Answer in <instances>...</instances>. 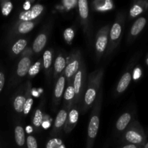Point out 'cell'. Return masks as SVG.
Masks as SVG:
<instances>
[{
  "instance_id": "obj_1",
  "label": "cell",
  "mask_w": 148,
  "mask_h": 148,
  "mask_svg": "<svg viewBox=\"0 0 148 148\" xmlns=\"http://www.w3.org/2000/svg\"><path fill=\"white\" fill-rule=\"evenodd\" d=\"M125 138L127 142L135 145L143 144L145 140L143 132L134 130H130L127 131L125 134Z\"/></svg>"
},
{
  "instance_id": "obj_2",
  "label": "cell",
  "mask_w": 148,
  "mask_h": 148,
  "mask_svg": "<svg viewBox=\"0 0 148 148\" xmlns=\"http://www.w3.org/2000/svg\"><path fill=\"white\" fill-rule=\"evenodd\" d=\"M43 10V7L41 4H36L32 7L30 10H27L25 12L21 13L20 14V19L25 21H30L31 20L36 18L41 14L42 11Z\"/></svg>"
},
{
  "instance_id": "obj_3",
  "label": "cell",
  "mask_w": 148,
  "mask_h": 148,
  "mask_svg": "<svg viewBox=\"0 0 148 148\" xmlns=\"http://www.w3.org/2000/svg\"><path fill=\"white\" fill-rule=\"evenodd\" d=\"M99 127V118L97 116H94L91 118L88 126V136L90 138L94 139L98 134Z\"/></svg>"
},
{
  "instance_id": "obj_4",
  "label": "cell",
  "mask_w": 148,
  "mask_h": 148,
  "mask_svg": "<svg viewBox=\"0 0 148 148\" xmlns=\"http://www.w3.org/2000/svg\"><path fill=\"white\" fill-rule=\"evenodd\" d=\"M30 64H31V62L29 58L25 57L22 59L19 62L18 66H17V75L20 77H24L28 72L30 67Z\"/></svg>"
},
{
  "instance_id": "obj_5",
  "label": "cell",
  "mask_w": 148,
  "mask_h": 148,
  "mask_svg": "<svg viewBox=\"0 0 148 148\" xmlns=\"http://www.w3.org/2000/svg\"><path fill=\"white\" fill-rule=\"evenodd\" d=\"M147 23V20L145 17H140L135 21V23L133 24L131 29V35L133 36H137L140 34L142 30L144 29Z\"/></svg>"
},
{
  "instance_id": "obj_6",
  "label": "cell",
  "mask_w": 148,
  "mask_h": 148,
  "mask_svg": "<svg viewBox=\"0 0 148 148\" xmlns=\"http://www.w3.org/2000/svg\"><path fill=\"white\" fill-rule=\"evenodd\" d=\"M46 36L45 34H40L37 36L36 39H35L34 42L33 44V49L35 52L38 53V52L41 51L44 48L45 45L46 43Z\"/></svg>"
},
{
  "instance_id": "obj_7",
  "label": "cell",
  "mask_w": 148,
  "mask_h": 148,
  "mask_svg": "<svg viewBox=\"0 0 148 148\" xmlns=\"http://www.w3.org/2000/svg\"><path fill=\"white\" fill-rule=\"evenodd\" d=\"M131 79L132 75L130 72H127V73L124 74L122 76V77L121 78L119 82L118 86H117V91H118V92H124L127 89V87L129 86V85H130Z\"/></svg>"
},
{
  "instance_id": "obj_8",
  "label": "cell",
  "mask_w": 148,
  "mask_h": 148,
  "mask_svg": "<svg viewBox=\"0 0 148 148\" xmlns=\"http://www.w3.org/2000/svg\"><path fill=\"white\" fill-rule=\"evenodd\" d=\"M131 119L132 116L129 113H125L123 115H121L116 122L117 130H119V131H123L124 130H125L126 127H127L129 123L131 121Z\"/></svg>"
},
{
  "instance_id": "obj_9",
  "label": "cell",
  "mask_w": 148,
  "mask_h": 148,
  "mask_svg": "<svg viewBox=\"0 0 148 148\" xmlns=\"http://www.w3.org/2000/svg\"><path fill=\"white\" fill-rule=\"evenodd\" d=\"M148 8V2H143V4H134L130 10V16L132 17H136L145 11V10Z\"/></svg>"
},
{
  "instance_id": "obj_10",
  "label": "cell",
  "mask_w": 148,
  "mask_h": 148,
  "mask_svg": "<svg viewBox=\"0 0 148 148\" xmlns=\"http://www.w3.org/2000/svg\"><path fill=\"white\" fill-rule=\"evenodd\" d=\"M14 137H15L16 143L19 146H23L25 141V132L23 127L20 126L16 127L14 130Z\"/></svg>"
},
{
  "instance_id": "obj_11",
  "label": "cell",
  "mask_w": 148,
  "mask_h": 148,
  "mask_svg": "<svg viewBox=\"0 0 148 148\" xmlns=\"http://www.w3.org/2000/svg\"><path fill=\"white\" fill-rule=\"evenodd\" d=\"M79 15L83 19H86L88 17L89 10H88V4L86 0H79L78 1Z\"/></svg>"
},
{
  "instance_id": "obj_12",
  "label": "cell",
  "mask_w": 148,
  "mask_h": 148,
  "mask_svg": "<svg viewBox=\"0 0 148 148\" xmlns=\"http://www.w3.org/2000/svg\"><path fill=\"white\" fill-rule=\"evenodd\" d=\"M107 43H108V38L106 36H101L98 37V38L97 39L96 44H95L96 50L98 52H103L106 48Z\"/></svg>"
},
{
  "instance_id": "obj_13",
  "label": "cell",
  "mask_w": 148,
  "mask_h": 148,
  "mask_svg": "<svg viewBox=\"0 0 148 148\" xmlns=\"http://www.w3.org/2000/svg\"><path fill=\"white\" fill-rule=\"evenodd\" d=\"M78 68H79V62L77 61H74L66 67L65 75L67 77H70L77 71Z\"/></svg>"
},
{
  "instance_id": "obj_14",
  "label": "cell",
  "mask_w": 148,
  "mask_h": 148,
  "mask_svg": "<svg viewBox=\"0 0 148 148\" xmlns=\"http://www.w3.org/2000/svg\"><path fill=\"white\" fill-rule=\"evenodd\" d=\"M65 85V79L64 77H61L58 80L57 83H56V88H55L54 94L56 98H60L62 96V93H63L64 88Z\"/></svg>"
},
{
  "instance_id": "obj_15",
  "label": "cell",
  "mask_w": 148,
  "mask_h": 148,
  "mask_svg": "<svg viewBox=\"0 0 148 148\" xmlns=\"http://www.w3.org/2000/svg\"><path fill=\"white\" fill-rule=\"evenodd\" d=\"M66 117H67V114L64 110H61L58 114L57 116H56V120H55V127L59 128L62 127L64 122L66 121Z\"/></svg>"
},
{
  "instance_id": "obj_16",
  "label": "cell",
  "mask_w": 148,
  "mask_h": 148,
  "mask_svg": "<svg viewBox=\"0 0 148 148\" xmlns=\"http://www.w3.org/2000/svg\"><path fill=\"white\" fill-rule=\"evenodd\" d=\"M25 101V98L23 96H17L14 101V110L18 113L23 111V108H24Z\"/></svg>"
},
{
  "instance_id": "obj_17",
  "label": "cell",
  "mask_w": 148,
  "mask_h": 148,
  "mask_svg": "<svg viewBox=\"0 0 148 148\" xmlns=\"http://www.w3.org/2000/svg\"><path fill=\"white\" fill-rule=\"evenodd\" d=\"M34 27V24H33L32 22L30 21H25L23 22L22 23H20V25H19L18 27V31L20 33H27L28 32H30V30H32Z\"/></svg>"
},
{
  "instance_id": "obj_18",
  "label": "cell",
  "mask_w": 148,
  "mask_h": 148,
  "mask_svg": "<svg viewBox=\"0 0 148 148\" xmlns=\"http://www.w3.org/2000/svg\"><path fill=\"white\" fill-rule=\"evenodd\" d=\"M121 33V26L119 23H115L112 26L110 33V37L113 40H115L120 37Z\"/></svg>"
},
{
  "instance_id": "obj_19",
  "label": "cell",
  "mask_w": 148,
  "mask_h": 148,
  "mask_svg": "<svg viewBox=\"0 0 148 148\" xmlns=\"http://www.w3.org/2000/svg\"><path fill=\"white\" fill-rule=\"evenodd\" d=\"M26 45H27V41H26L25 40H24V39H20V40H17V41L14 43V46H12L13 53H15V54L20 53L22 51L24 50Z\"/></svg>"
},
{
  "instance_id": "obj_20",
  "label": "cell",
  "mask_w": 148,
  "mask_h": 148,
  "mask_svg": "<svg viewBox=\"0 0 148 148\" xmlns=\"http://www.w3.org/2000/svg\"><path fill=\"white\" fill-rule=\"evenodd\" d=\"M96 96V92L93 88H90L87 90L85 95V102L88 105H90L95 100Z\"/></svg>"
},
{
  "instance_id": "obj_21",
  "label": "cell",
  "mask_w": 148,
  "mask_h": 148,
  "mask_svg": "<svg viewBox=\"0 0 148 148\" xmlns=\"http://www.w3.org/2000/svg\"><path fill=\"white\" fill-rule=\"evenodd\" d=\"M81 82H82V72L78 71L75 77V81H74V90L76 94H78L80 90Z\"/></svg>"
},
{
  "instance_id": "obj_22",
  "label": "cell",
  "mask_w": 148,
  "mask_h": 148,
  "mask_svg": "<svg viewBox=\"0 0 148 148\" xmlns=\"http://www.w3.org/2000/svg\"><path fill=\"white\" fill-rule=\"evenodd\" d=\"M65 64H66L65 59H64L62 56H59V57L56 58V61H55V64H54V68L56 72H62V70L64 69Z\"/></svg>"
},
{
  "instance_id": "obj_23",
  "label": "cell",
  "mask_w": 148,
  "mask_h": 148,
  "mask_svg": "<svg viewBox=\"0 0 148 148\" xmlns=\"http://www.w3.org/2000/svg\"><path fill=\"white\" fill-rule=\"evenodd\" d=\"M52 54L50 51H46L43 53V66L46 69H49L51 65Z\"/></svg>"
},
{
  "instance_id": "obj_24",
  "label": "cell",
  "mask_w": 148,
  "mask_h": 148,
  "mask_svg": "<svg viewBox=\"0 0 148 148\" xmlns=\"http://www.w3.org/2000/svg\"><path fill=\"white\" fill-rule=\"evenodd\" d=\"M33 125L36 127H39L43 123V114L40 110H37L35 114L34 119H33Z\"/></svg>"
},
{
  "instance_id": "obj_25",
  "label": "cell",
  "mask_w": 148,
  "mask_h": 148,
  "mask_svg": "<svg viewBox=\"0 0 148 148\" xmlns=\"http://www.w3.org/2000/svg\"><path fill=\"white\" fill-rule=\"evenodd\" d=\"M40 62H37L35 63L34 65L31 66L28 70V74L30 76H35L37 75L40 71Z\"/></svg>"
},
{
  "instance_id": "obj_26",
  "label": "cell",
  "mask_w": 148,
  "mask_h": 148,
  "mask_svg": "<svg viewBox=\"0 0 148 148\" xmlns=\"http://www.w3.org/2000/svg\"><path fill=\"white\" fill-rule=\"evenodd\" d=\"M75 36V33L72 28H66L64 33V37L66 42H71Z\"/></svg>"
},
{
  "instance_id": "obj_27",
  "label": "cell",
  "mask_w": 148,
  "mask_h": 148,
  "mask_svg": "<svg viewBox=\"0 0 148 148\" xmlns=\"http://www.w3.org/2000/svg\"><path fill=\"white\" fill-rule=\"evenodd\" d=\"M12 4L10 1H7L5 4H4L2 7V10H1V12H2V14L4 16L9 15L10 12H11L12 10Z\"/></svg>"
},
{
  "instance_id": "obj_28",
  "label": "cell",
  "mask_w": 148,
  "mask_h": 148,
  "mask_svg": "<svg viewBox=\"0 0 148 148\" xmlns=\"http://www.w3.org/2000/svg\"><path fill=\"white\" fill-rule=\"evenodd\" d=\"M75 95V90H74V88L72 86H69L67 88H66V91H65L64 93V98L67 101H69V100H72V98H74Z\"/></svg>"
},
{
  "instance_id": "obj_29",
  "label": "cell",
  "mask_w": 148,
  "mask_h": 148,
  "mask_svg": "<svg viewBox=\"0 0 148 148\" xmlns=\"http://www.w3.org/2000/svg\"><path fill=\"white\" fill-rule=\"evenodd\" d=\"M78 117H79V113H78V111L77 110L73 109L70 111L69 116L70 123H72V124L76 123L78 120Z\"/></svg>"
},
{
  "instance_id": "obj_30",
  "label": "cell",
  "mask_w": 148,
  "mask_h": 148,
  "mask_svg": "<svg viewBox=\"0 0 148 148\" xmlns=\"http://www.w3.org/2000/svg\"><path fill=\"white\" fill-rule=\"evenodd\" d=\"M27 148H38V144L36 138L33 136H28L27 138Z\"/></svg>"
},
{
  "instance_id": "obj_31",
  "label": "cell",
  "mask_w": 148,
  "mask_h": 148,
  "mask_svg": "<svg viewBox=\"0 0 148 148\" xmlns=\"http://www.w3.org/2000/svg\"><path fill=\"white\" fill-rule=\"evenodd\" d=\"M33 103V100L32 98H29L27 101H25V103L24 108H23V113L24 114L27 115V114H29L30 109H31L32 105Z\"/></svg>"
},
{
  "instance_id": "obj_32",
  "label": "cell",
  "mask_w": 148,
  "mask_h": 148,
  "mask_svg": "<svg viewBox=\"0 0 148 148\" xmlns=\"http://www.w3.org/2000/svg\"><path fill=\"white\" fill-rule=\"evenodd\" d=\"M57 145H61V141L57 139H52L48 143L46 148H55Z\"/></svg>"
},
{
  "instance_id": "obj_33",
  "label": "cell",
  "mask_w": 148,
  "mask_h": 148,
  "mask_svg": "<svg viewBox=\"0 0 148 148\" xmlns=\"http://www.w3.org/2000/svg\"><path fill=\"white\" fill-rule=\"evenodd\" d=\"M77 2V1H75V0H66V1H63L64 4L67 10H70L71 8H72Z\"/></svg>"
},
{
  "instance_id": "obj_34",
  "label": "cell",
  "mask_w": 148,
  "mask_h": 148,
  "mask_svg": "<svg viewBox=\"0 0 148 148\" xmlns=\"http://www.w3.org/2000/svg\"><path fill=\"white\" fill-rule=\"evenodd\" d=\"M141 69L140 68H136L134 71V74H133V78H134V79H138L140 77V76H141Z\"/></svg>"
},
{
  "instance_id": "obj_35",
  "label": "cell",
  "mask_w": 148,
  "mask_h": 148,
  "mask_svg": "<svg viewBox=\"0 0 148 148\" xmlns=\"http://www.w3.org/2000/svg\"><path fill=\"white\" fill-rule=\"evenodd\" d=\"M112 8V3L110 1H106V4L104 5V7H102L101 8H100L99 10H108Z\"/></svg>"
},
{
  "instance_id": "obj_36",
  "label": "cell",
  "mask_w": 148,
  "mask_h": 148,
  "mask_svg": "<svg viewBox=\"0 0 148 148\" xmlns=\"http://www.w3.org/2000/svg\"><path fill=\"white\" fill-rule=\"evenodd\" d=\"M4 74L0 72V92L2 90V88L4 87Z\"/></svg>"
},
{
  "instance_id": "obj_37",
  "label": "cell",
  "mask_w": 148,
  "mask_h": 148,
  "mask_svg": "<svg viewBox=\"0 0 148 148\" xmlns=\"http://www.w3.org/2000/svg\"><path fill=\"white\" fill-rule=\"evenodd\" d=\"M23 8H24V10H29L30 8V1H26V2H25V4H23Z\"/></svg>"
},
{
  "instance_id": "obj_38",
  "label": "cell",
  "mask_w": 148,
  "mask_h": 148,
  "mask_svg": "<svg viewBox=\"0 0 148 148\" xmlns=\"http://www.w3.org/2000/svg\"><path fill=\"white\" fill-rule=\"evenodd\" d=\"M41 125L43 126V127L44 129H48L49 127V126H50V123L49 121H43Z\"/></svg>"
},
{
  "instance_id": "obj_39",
  "label": "cell",
  "mask_w": 148,
  "mask_h": 148,
  "mask_svg": "<svg viewBox=\"0 0 148 148\" xmlns=\"http://www.w3.org/2000/svg\"><path fill=\"white\" fill-rule=\"evenodd\" d=\"M122 148H139L138 146L135 145H132V144H130V145H127L124 146Z\"/></svg>"
},
{
  "instance_id": "obj_40",
  "label": "cell",
  "mask_w": 148,
  "mask_h": 148,
  "mask_svg": "<svg viewBox=\"0 0 148 148\" xmlns=\"http://www.w3.org/2000/svg\"><path fill=\"white\" fill-rule=\"evenodd\" d=\"M26 131H27V133H31L32 132H33V129H32L31 127H30V126H28V127H26Z\"/></svg>"
},
{
  "instance_id": "obj_41",
  "label": "cell",
  "mask_w": 148,
  "mask_h": 148,
  "mask_svg": "<svg viewBox=\"0 0 148 148\" xmlns=\"http://www.w3.org/2000/svg\"><path fill=\"white\" fill-rule=\"evenodd\" d=\"M59 148H65L64 147L63 145H59Z\"/></svg>"
},
{
  "instance_id": "obj_42",
  "label": "cell",
  "mask_w": 148,
  "mask_h": 148,
  "mask_svg": "<svg viewBox=\"0 0 148 148\" xmlns=\"http://www.w3.org/2000/svg\"><path fill=\"white\" fill-rule=\"evenodd\" d=\"M146 64H147L148 65V57H147V60H146Z\"/></svg>"
},
{
  "instance_id": "obj_43",
  "label": "cell",
  "mask_w": 148,
  "mask_h": 148,
  "mask_svg": "<svg viewBox=\"0 0 148 148\" xmlns=\"http://www.w3.org/2000/svg\"><path fill=\"white\" fill-rule=\"evenodd\" d=\"M146 146H147V147H148V143H147V145H146Z\"/></svg>"
},
{
  "instance_id": "obj_44",
  "label": "cell",
  "mask_w": 148,
  "mask_h": 148,
  "mask_svg": "<svg viewBox=\"0 0 148 148\" xmlns=\"http://www.w3.org/2000/svg\"><path fill=\"white\" fill-rule=\"evenodd\" d=\"M145 148H148V147H147V146H146V145H145Z\"/></svg>"
}]
</instances>
